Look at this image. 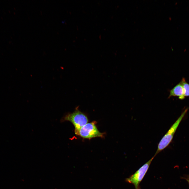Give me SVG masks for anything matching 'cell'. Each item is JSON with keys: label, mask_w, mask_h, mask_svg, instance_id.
<instances>
[{"label": "cell", "mask_w": 189, "mask_h": 189, "mask_svg": "<svg viewBox=\"0 0 189 189\" xmlns=\"http://www.w3.org/2000/svg\"><path fill=\"white\" fill-rule=\"evenodd\" d=\"M63 120L69 121L73 124L75 128V133L88 123V119L86 115L78 108L76 109L73 113L66 115Z\"/></svg>", "instance_id": "2"}, {"label": "cell", "mask_w": 189, "mask_h": 189, "mask_svg": "<svg viewBox=\"0 0 189 189\" xmlns=\"http://www.w3.org/2000/svg\"><path fill=\"white\" fill-rule=\"evenodd\" d=\"M155 157L154 156H153L134 174L126 178L125 181L133 184L135 189H141L139 186L140 183L148 171L151 163Z\"/></svg>", "instance_id": "4"}, {"label": "cell", "mask_w": 189, "mask_h": 189, "mask_svg": "<svg viewBox=\"0 0 189 189\" xmlns=\"http://www.w3.org/2000/svg\"><path fill=\"white\" fill-rule=\"evenodd\" d=\"M184 178V179H185L187 182L189 181V175H188V176H187L186 177Z\"/></svg>", "instance_id": "7"}, {"label": "cell", "mask_w": 189, "mask_h": 189, "mask_svg": "<svg viewBox=\"0 0 189 189\" xmlns=\"http://www.w3.org/2000/svg\"><path fill=\"white\" fill-rule=\"evenodd\" d=\"M184 91L183 86L180 82L170 91L168 99L172 97H178L179 99H183L185 98Z\"/></svg>", "instance_id": "5"}, {"label": "cell", "mask_w": 189, "mask_h": 189, "mask_svg": "<svg viewBox=\"0 0 189 189\" xmlns=\"http://www.w3.org/2000/svg\"><path fill=\"white\" fill-rule=\"evenodd\" d=\"M188 184H189V181H188Z\"/></svg>", "instance_id": "8"}, {"label": "cell", "mask_w": 189, "mask_h": 189, "mask_svg": "<svg viewBox=\"0 0 189 189\" xmlns=\"http://www.w3.org/2000/svg\"><path fill=\"white\" fill-rule=\"evenodd\" d=\"M96 124L95 121L87 123L75 133V134L84 139H91L97 137L103 138L104 134L99 131Z\"/></svg>", "instance_id": "3"}, {"label": "cell", "mask_w": 189, "mask_h": 189, "mask_svg": "<svg viewBox=\"0 0 189 189\" xmlns=\"http://www.w3.org/2000/svg\"><path fill=\"white\" fill-rule=\"evenodd\" d=\"M180 82L181 83L184 91L185 97L189 96V84L186 81L185 78H183Z\"/></svg>", "instance_id": "6"}, {"label": "cell", "mask_w": 189, "mask_h": 189, "mask_svg": "<svg viewBox=\"0 0 189 189\" xmlns=\"http://www.w3.org/2000/svg\"><path fill=\"white\" fill-rule=\"evenodd\" d=\"M188 109V108H187L182 112L162 137L158 144L157 150L154 155L155 156L166 148L171 142L179 125L187 112Z\"/></svg>", "instance_id": "1"}]
</instances>
